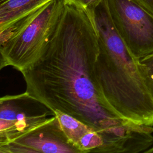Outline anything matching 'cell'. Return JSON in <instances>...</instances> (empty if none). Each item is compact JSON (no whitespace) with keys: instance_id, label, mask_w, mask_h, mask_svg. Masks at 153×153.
<instances>
[{"instance_id":"obj_1","label":"cell","mask_w":153,"mask_h":153,"mask_svg":"<svg viewBox=\"0 0 153 153\" xmlns=\"http://www.w3.org/2000/svg\"><path fill=\"white\" fill-rule=\"evenodd\" d=\"M99 52L94 18L65 1L62 16L40 55L20 72L26 92L54 112L61 111L93 127L104 139V152H127L139 124L123 118L106 100L96 72Z\"/></svg>"},{"instance_id":"obj_2","label":"cell","mask_w":153,"mask_h":153,"mask_svg":"<svg viewBox=\"0 0 153 153\" xmlns=\"http://www.w3.org/2000/svg\"><path fill=\"white\" fill-rule=\"evenodd\" d=\"M99 52L96 72L103 93L123 118L153 127V88L116 30L107 0L96 8Z\"/></svg>"},{"instance_id":"obj_3","label":"cell","mask_w":153,"mask_h":153,"mask_svg":"<svg viewBox=\"0 0 153 153\" xmlns=\"http://www.w3.org/2000/svg\"><path fill=\"white\" fill-rule=\"evenodd\" d=\"M65 1L53 0L0 30V68L20 72L40 55L63 11Z\"/></svg>"},{"instance_id":"obj_4","label":"cell","mask_w":153,"mask_h":153,"mask_svg":"<svg viewBox=\"0 0 153 153\" xmlns=\"http://www.w3.org/2000/svg\"><path fill=\"white\" fill-rule=\"evenodd\" d=\"M117 31L131 54H153V12L138 0H107Z\"/></svg>"},{"instance_id":"obj_5","label":"cell","mask_w":153,"mask_h":153,"mask_svg":"<svg viewBox=\"0 0 153 153\" xmlns=\"http://www.w3.org/2000/svg\"><path fill=\"white\" fill-rule=\"evenodd\" d=\"M55 115L26 91L0 99V145L11 142Z\"/></svg>"},{"instance_id":"obj_6","label":"cell","mask_w":153,"mask_h":153,"mask_svg":"<svg viewBox=\"0 0 153 153\" xmlns=\"http://www.w3.org/2000/svg\"><path fill=\"white\" fill-rule=\"evenodd\" d=\"M1 153H79L55 115L25 133L0 145Z\"/></svg>"},{"instance_id":"obj_7","label":"cell","mask_w":153,"mask_h":153,"mask_svg":"<svg viewBox=\"0 0 153 153\" xmlns=\"http://www.w3.org/2000/svg\"><path fill=\"white\" fill-rule=\"evenodd\" d=\"M53 0H8L0 4V30Z\"/></svg>"},{"instance_id":"obj_8","label":"cell","mask_w":153,"mask_h":153,"mask_svg":"<svg viewBox=\"0 0 153 153\" xmlns=\"http://www.w3.org/2000/svg\"><path fill=\"white\" fill-rule=\"evenodd\" d=\"M71 2L84 10L88 14L94 18L96 8L103 0H63Z\"/></svg>"},{"instance_id":"obj_9","label":"cell","mask_w":153,"mask_h":153,"mask_svg":"<svg viewBox=\"0 0 153 153\" xmlns=\"http://www.w3.org/2000/svg\"><path fill=\"white\" fill-rule=\"evenodd\" d=\"M139 62L146 76L153 85V54L141 59Z\"/></svg>"},{"instance_id":"obj_10","label":"cell","mask_w":153,"mask_h":153,"mask_svg":"<svg viewBox=\"0 0 153 153\" xmlns=\"http://www.w3.org/2000/svg\"><path fill=\"white\" fill-rule=\"evenodd\" d=\"M146 7L153 12V0H138Z\"/></svg>"},{"instance_id":"obj_11","label":"cell","mask_w":153,"mask_h":153,"mask_svg":"<svg viewBox=\"0 0 153 153\" xmlns=\"http://www.w3.org/2000/svg\"><path fill=\"white\" fill-rule=\"evenodd\" d=\"M145 153H153V146L150 147L148 149H147L145 152Z\"/></svg>"},{"instance_id":"obj_12","label":"cell","mask_w":153,"mask_h":153,"mask_svg":"<svg viewBox=\"0 0 153 153\" xmlns=\"http://www.w3.org/2000/svg\"><path fill=\"white\" fill-rule=\"evenodd\" d=\"M7 1H8V0H0V4H2L3 2H4Z\"/></svg>"},{"instance_id":"obj_13","label":"cell","mask_w":153,"mask_h":153,"mask_svg":"<svg viewBox=\"0 0 153 153\" xmlns=\"http://www.w3.org/2000/svg\"><path fill=\"white\" fill-rule=\"evenodd\" d=\"M152 88H153V85H152Z\"/></svg>"}]
</instances>
